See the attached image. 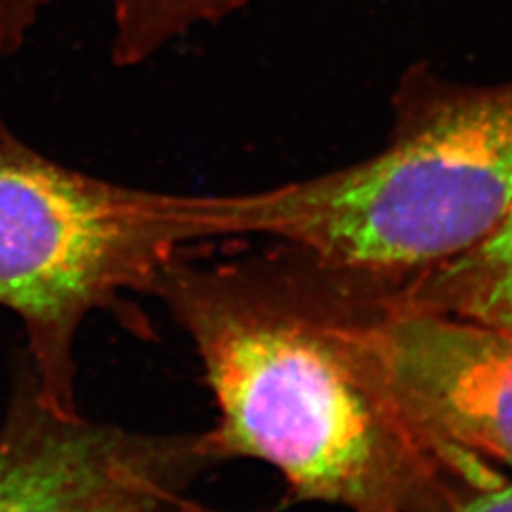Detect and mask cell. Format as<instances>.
Wrapping results in <instances>:
<instances>
[{"label": "cell", "instance_id": "ba28073f", "mask_svg": "<svg viewBox=\"0 0 512 512\" xmlns=\"http://www.w3.org/2000/svg\"><path fill=\"white\" fill-rule=\"evenodd\" d=\"M55 0H0V54L18 52Z\"/></svg>", "mask_w": 512, "mask_h": 512}, {"label": "cell", "instance_id": "7a4b0ae2", "mask_svg": "<svg viewBox=\"0 0 512 512\" xmlns=\"http://www.w3.org/2000/svg\"><path fill=\"white\" fill-rule=\"evenodd\" d=\"M511 203L509 82L442 101L365 162L230 194V228L336 274L393 279L463 253Z\"/></svg>", "mask_w": 512, "mask_h": 512}, {"label": "cell", "instance_id": "5b68a950", "mask_svg": "<svg viewBox=\"0 0 512 512\" xmlns=\"http://www.w3.org/2000/svg\"><path fill=\"white\" fill-rule=\"evenodd\" d=\"M207 433H143L48 403L23 370L0 427V512H224L190 488Z\"/></svg>", "mask_w": 512, "mask_h": 512}, {"label": "cell", "instance_id": "277c9868", "mask_svg": "<svg viewBox=\"0 0 512 512\" xmlns=\"http://www.w3.org/2000/svg\"><path fill=\"white\" fill-rule=\"evenodd\" d=\"M317 310L351 363L431 437L512 467V327L385 300L315 268Z\"/></svg>", "mask_w": 512, "mask_h": 512}, {"label": "cell", "instance_id": "3957f363", "mask_svg": "<svg viewBox=\"0 0 512 512\" xmlns=\"http://www.w3.org/2000/svg\"><path fill=\"white\" fill-rule=\"evenodd\" d=\"M228 238L226 194L110 183L0 133V308L25 330L40 395L76 412L74 346L93 311L145 293L175 260Z\"/></svg>", "mask_w": 512, "mask_h": 512}, {"label": "cell", "instance_id": "8992f818", "mask_svg": "<svg viewBox=\"0 0 512 512\" xmlns=\"http://www.w3.org/2000/svg\"><path fill=\"white\" fill-rule=\"evenodd\" d=\"M372 285L404 308L512 327V203L484 238L458 256Z\"/></svg>", "mask_w": 512, "mask_h": 512}, {"label": "cell", "instance_id": "52a82bcc", "mask_svg": "<svg viewBox=\"0 0 512 512\" xmlns=\"http://www.w3.org/2000/svg\"><path fill=\"white\" fill-rule=\"evenodd\" d=\"M110 54L116 65L133 67L160 54L203 23L224 18L247 0H107Z\"/></svg>", "mask_w": 512, "mask_h": 512}, {"label": "cell", "instance_id": "9c48e42d", "mask_svg": "<svg viewBox=\"0 0 512 512\" xmlns=\"http://www.w3.org/2000/svg\"><path fill=\"white\" fill-rule=\"evenodd\" d=\"M452 512H512V478L473 495Z\"/></svg>", "mask_w": 512, "mask_h": 512}, {"label": "cell", "instance_id": "6da1fadb", "mask_svg": "<svg viewBox=\"0 0 512 512\" xmlns=\"http://www.w3.org/2000/svg\"><path fill=\"white\" fill-rule=\"evenodd\" d=\"M156 296L202 363L219 463L262 461L291 503L349 512H452L509 476L431 437L370 384L325 327L308 258L165 266Z\"/></svg>", "mask_w": 512, "mask_h": 512}]
</instances>
